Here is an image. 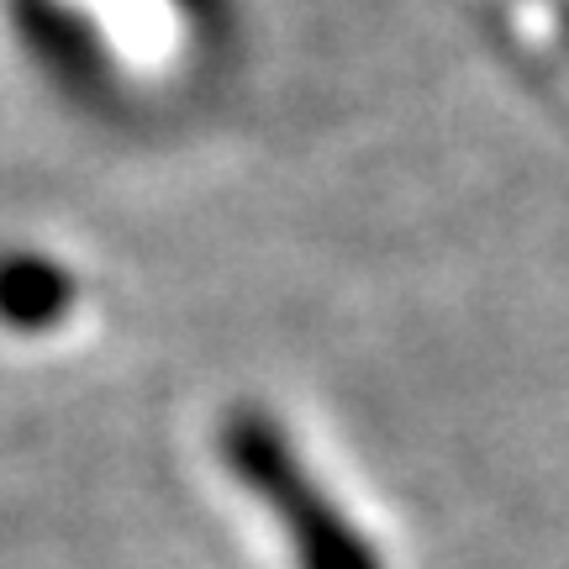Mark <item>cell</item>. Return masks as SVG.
I'll list each match as a JSON object with an SVG mask.
<instances>
[{
  "label": "cell",
  "mask_w": 569,
  "mask_h": 569,
  "mask_svg": "<svg viewBox=\"0 0 569 569\" xmlns=\"http://www.w3.org/2000/svg\"><path fill=\"white\" fill-rule=\"evenodd\" d=\"M222 453H227V465L243 475V486L269 511H280L301 569H380L375 549L348 528L343 511L311 486V475L301 469V459L290 453L284 432L269 417L238 411L222 427Z\"/></svg>",
  "instance_id": "1"
},
{
  "label": "cell",
  "mask_w": 569,
  "mask_h": 569,
  "mask_svg": "<svg viewBox=\"0 0 569 569\" xmlns=\"http://www.w3.org/2000/svg\"><path fill=\"white\" fill-rule=\"evenodd\" d=\"M74 311V274L48 253H0V327L48 332Z\"/></svg>",
  "instance_id": "2"
}]
</instances>
